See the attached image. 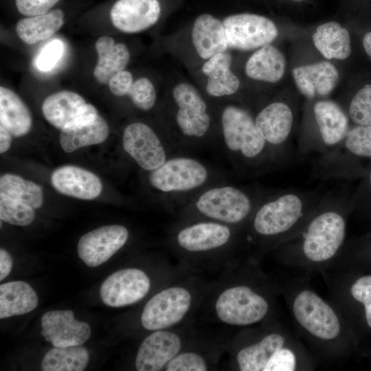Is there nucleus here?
<instances>
[{
    "mask_svg": "<svg viewBox=\"0 0 371 371\" xmlns=\"http://www.w3.org/2000/svg\"><path fill=\"white\" fill-rule=\"evenodd\" d=\"M224 148L236 168L258 175L284 166L258 131L254 117L245 109L226 106L221 115Z\"/></svg>",
    "mask_w": 371,
    "mask_h": 371,
    "instance_id": "f257e3e1",
    "label": "nucleus"
},
{
    "mask_svg": "<svg viewBox=\"0 0 371 371\" xmlns=\"http://www.w3.org/2000/svg\"><path fill=\"white\" fill-rule=\"evenodd\" d=\"M325 195L318 191L293 189L271 192L251 216L253 229L265 237L285 234L313 215Z\"/></svg>",
    "mask_w": 371,
    "mask_h": 371,
    "instance_id": "f03ea898",
    "label": "nucleus"
},
{
    "mask_svg": "<svg viewBox=\"0 0 371 371\" xmlns=\"http://www.w3.org/2000/svg\"><path fill=\"white\" fill-rule=\"evenodd\" d=\"M271 192L257 188L214 183L186 203V209L210 221L238 225L252 216L261 201Z\"/></svg>",
    "mask_w": 371,
    "mask_h": 371,
    "instance_id": "7ed1b4c3",
    "label": "nucleus"
},
{
    "mask_svg": "<svg viewBox=\"0 0 371 371\" xmlns=\"http://www.w3.org/2000/svg\"><path fill=\"white\" fill-rule=\"evenodd\" d=\"M220 177L216 170L202 161L177 153L149 172L148 182L168 199V203L186 204L205 188L222 181Z\"/></svg>",
    "mask_w": 371,
    "mask_h": 371,
    "instance_id": "20e7f679",
    "label": "nucleus"
},
{
    "mask_svg": "<svg viewBox=\"0 0 371 371\" xmlns=\"http://www.w3.org/2000/svg\"><path fill=\"white\" fill-rule=\"evenodd\" d=\"M350 201L326 194L317 210L302 233V249L305 256L313 262L327 260L342 246L346 231L343 210Z\"/></svg>",
    "mask_w": 371,
    "mask_h": 371,
    "instance_id": "39448f33",
    "label": "nucleus"
},
{
    "mask_svg": "<svg viewBox=\"0 0 371 371\" xmlns=\"http://www.w3.org/2000/svg\"><path fill=\"white\" fill-rule=\"evenodd\" d=\"M371 159V124L350 128L333 150L319 155L312 163L313 175L322 179L351 178L359 161Z\"/></svg>",
    "mask_w": 371,
    "mask_h": 371,
    "instance_id": "423d86ee",
    "label": "nucleus"
},
{
    "mask_svg": "<svg viewBox=\"0 0 371 371\" xmlns=\"http://www.w3.org/2000/svg\"><path fill=\"white\" fill-rule=\"evenodd\" d=\"M315 131L300 139L297 157L300 159L311 154H325L336 148L344 139L349 117L344 109L332 100H319L312 106Z\"/></svg>",
    "mask_w": 371,
    "mask_h": 371,
    "instance_id": "0eeeda50",
    "label": "nucleus"
},
{
    "mask_svg": "<svg viewBox=\"0 0 371 371\" xmlns=\"http://www.w3.org/2000/svg\"><path fill=\"white\" fill-rule=\"evenodd\" d=\"M172 98L177 106L175 124L184 143L190 148L208 135L212 119L207 104L198 90L188 82H181L173 88Z\"/></svg>",
    "mask_w": 371,
    "mask_h": 371,
    "instance_id": "6e6552de",
    "label": "nucleus"
},
{
    "mask_svg": "<svg viewBox=\"0 0 371 371\" xmlns=\"http://www.w3.org/2000/svg\"><path fill=\"white\" fill-rule=\"evenodd\" d=\"M122 146L124 151L143 170L150 172L169 157L178 153L173 146L166 144L148 125L133 122L124 130Z\"/></svg>",
    "mask_w": 371,
    "mask_h": 371,
    "instance_id": "1a4fd4ad",
    "label": "nucleus"
},
{
    "mask_svg": "<svg viewBox=\"0 0 371 371\" xmlns=\"http://www.w3.org/2000/svg\"><path fill=\"white\" fill-rule=\"evenodd\" d=\"M218 318L231 325L245 326L259 322L267 313V301L250 288L236 286L225 290L216 304Z\"/></svg>",
    "mask_w": 371,
    "mask_h": 371,
    "instance_id": "9d476101",
    "label": "nucleus"
},
{
    "mask_svg": "<svg viewBox=\"0 0 371 371\" xmlns=\"http://www.w3.org/2000/svg\"><path fill=\"white\" fill-rule=\"evenodd\" d=\"M228 47L247 51L269 45L278 34L275 23L269 19L254 14L230 15L223 21Z\"/></svg>",
    "mask_w": 371,
    "mask_h": 371,
    "instance_id": "9b49d317",
    "label": "nucleus"
},
{
    "mask_svg": "<svg viewBox=\"0 0 371 371\" xmlns=\"http://www.w3.org/2000/svg\"><path fill=\"white\" fill-rule=\"evenodd\" d=\"M256 126L272 151L285 164L290 159V141L294 122L291 106L280 101L269 103L254 117Z\"/></svg>",
    "mask_w": 371,
    "mask_h": 371,
    "instance_id": "f8f14e48",
    "label": "nucleus"
},
{
    "mask_svg": "<svg viewBox=\"0 0 371 371\" xmlns=\"http://www.w3.org/2000/svg\"><path fill=\"white\" fill-rule=\"evenodd\" d=\"M189 291L179 286L162 290L146 303L141 316L142 326L157 330L179 322L191 305Z\"/></svg>",
    "mask_w": 371,
    "mask_h": 371,
    "instance_id": "ddd939ff",
    "label": "nucleus"
},
{
    "mask_svg": "<svg viewBox=\"0 0 371 371\" xmlns=\"http://www.w3.org/2000/svg\"><path fill=\"white\" fill-rule=\"evenodd\" d=\"M293 310L297 321L315 337L329 340L339 335L340 324L335 313L315 293L308 290L300 292L294 300Z\"/></svg>",
    "mask_w": 371,
    "mask_h": 371,
    "instance_id": "4468645a",
    "label": "nucleus"
},
{
    "mask_svg": "<svg viewBox=\"0 0 371 371\" xmlns=\"http://www.w3.org/2000/svg\"><path fill=\"white\" fill-rule=\"evenodd\" d=\"M150 282L142 270L128 268L117 271L102 284L100 293L102 302L111 307L130 305L148 293Z\"/></svg>",
    "mask_w": 371,
    "mask_h": 371,
    "instance_id": "2eb2a0df",
    "label": "nucleus"
},
{
    "mask_svg": "<svg viewBox=\"0 0 371 371\" xmlns=\"http://www.w3.org/2000/svg\"><path fill=\"white\" fill-rule=\"evenodd\" d=\"M128 235V229L120 225H105L92 230L80 238L78 256L90 267L99 266L125 245Z\"/></svg>",
    "mask_w": 371,
    "mask_h": 371,
    "instance_id": "dca6fc26",
    "label": "nucleus"
},
{
    "mask_svg": "<svg viewBox=\"0 0 371 371\" xmlns=\"http://www.w3.org/2000/svg\"><path fill=\"white\" fill-rule=\"evenodd\" d=\"M109 126L91 104L71 124L60 131L59 141L66 153H72L82 147L98 144L109 135Z\"/></svg>",
    "mask_w": 371,
    "mask_h": 371,
    "instance_id": "f3484780",
    "label": "nucleus"
},
{
    "mask_svg": "<svg viewBox=\"0 0 371 371\" xmlns=\"http://www.w3.org/2000/svg\"><path fill=\"white\" fill-rule=\"evenodd\" d=\"M41 335L53 346H81L91 335L87 322L78 321L70 310L51 311L41 318Z\"/></svg>",
    "mask_w": 371,
    "mask_h": 371,
    "instance_id": "a211bd4d",
    "label": "nucleus"
},
{
    "mask_svg": "<svg viewBox=\"0 0 371 371\" xmlns=\"http://www.w3.org/2000/svg\"><path fill=\"white\" fill-rule=\"evenodd\" d=\"M161 15L158 0H117L112 6L110 17L120 31L133 34L155 25Z\"/></svg>",
    "mask_w": 371,
    "mask_h": 371,
    "instance_id": "6ab92c4d",
    "label": "nucleus"
},
{
    "mask_svg": "<svg viewBox=\"0 0 371 371\" xmlns=\"http://www.w3.org/2000/svg\"><path fill=\"white\" fill-rule=\"evenodd\" d=\"M181 339L175 333L156 330L141 344L135 359L138 371L161 370L179 352Z\"/></svg>",
    "mask_w": 371,
    "mask_h": 371,
    "instance_id": "aec40b11",
    "label": "nucleus"
},
{
    "mask_svg": "<svg viewBox=\"0 0 371 371\" xmlns=\"http://www.w3.org/2000/svg\"><path fill=\"white\" fill-rule=\"evenodd\" d=\"M232 236L230 227L212 221H200L179 231L176 240L179 246L190 252H201L221 247L229 243Z\"/></svg>",
    "mask_w": 371,
    "mask_h": 371,
    "instance_id": "412c9836",
    "label": "nucleus"
},
{
    "mask_svg": "<svg viewBox=\"0 0 371 371\" xmlns=\"http://www.w3.org/2000/svg\"><path fill=\"white\" fill-rule=\"evenodd\" d=\"M51 182L60 193L83 200L98 197L102 190V183L95 175L71 165L56 168L52 174Z\"/></svg>",
    "mask_w": 371,
    "mask_h": 371,
    "instance_id": "4be33fe9",
    "label": "nucleus"
},
{
    "mask_svg": "<svg viewBox=\"0 0 371 371\" xmlns=\"http://www.w3.org/2000/svg\"><path fill=\"white\" fill-rule=\"evenodd\" d=\"M192 39L197 54L203 59L207 60L229 48L223 22L210 14H201L196 19Z\"/></svg>",
    "mask_w": 371,
    "mask_h": 371,
    "instance_id": "5701e85b",
    "label": "nucleus"
},
{
    "mask_svg": "<svg viewBox=\"0 0 371 371\" xmlns=\"http://www.w3.org/2000/svg\"><path fill=\"white\" fill-rule=\"evenodd\" d=\"M232 56L229 52L217 53L207 59L202 67L207 76L206 91L214 97H224L234 94L238 89V78L231 71Z\"/></svg>",
    "mask_w": 371,
    "mask_h": 371,
    "instance_id": "b1692460",
    "label": "nucleus"
},
{
    "mask_svg": "<svg viewBox=\"0 0 371 371\" xmlns=\"http://www.w3.org/2000/svg\"><path fill=\"white\" fill-rule=\"evenodd\" d=\"M98 61L93 76L100 84H108L111 78L124 70L130 60V52L126 45L115 43L109 36H102L95 42Z\"/></svg>",
    "mask_w": 371,
    "mask_h": 371,
    "instance_id": "393cba45",
    "label": "nucleus"
},
{
    "mask_svg": "<svg viewBox=\"0 0 371 371\" xmlns=\"http://www.w3.org/2000/svg\"><path fill=\"white\" fill-rule=\"evenodd\" d=\"M86 104L80 95L64 90L47 97L41 109L45 120L53 126L62 130L80 115Z\"/></svg>",
    "mask_w": 371,
    "mask_h": 371,
    "instance_id": "a878e982",
    "label": "nucleus"
},
{
    "mask_svg": "<svg viewBox=\"0 0 371 371\" xmlns=\"http://www.w3.org/2000/svg\"><path fill=\"white\" fill-rule=\"evenodd\" d=\"M285 67L283 54L269 44L261 47L249 58L245 71L251 79L273 83L281 80Z\"/></svg>",
    "mask_w": 371,
    "mask_h": 371,
    "instance_id": "bb28decb",
    "label": "nucleus"
},
{
    "mask_svg": "<svg viewBox=\"0 0 371 371\" xmlns=\"http://www.w3.org/2000/svg\"><path fill=\"white\" fill-rule=\"evenodd\" d=\"M0 123L14 137L27 134L32 124L25 104L13 91L3 86L0 87Z\"/></svg>",
    "mask_w": 371,
    "mask_h": 371,
    "instance_id": "cd10ccee",
    "label": "nucleus"
},
{
    "mask_svg": "<svg viewBox=\"0 0 371 371\" xmlns=\"http://www.w3.org/2000/svg\"><path fill=\"white\" fill-rule=\"evenodd\" d=\"M312 38L316 49L326 59L344 60L351 54L350 34L337 22L319 25Z\"/></svg>",
    "mask_w": 371,
    "mask_h": 371,
    "instance_id": "c85d7f7f",
    "label": "nucleus"
},
{
    "mask_svg": "<svg viewBox=\"0 0 371 371\" xmlns=\"http://www.w3.org/2000/svg\"><path fill=\"white\" fill-rule=\"evenodd\" d=\"M35 291L23 281H12L0 285V318L26 314L38 306Z\"/></svg>",
    "mask_w": 371,
    "mask_h": 371,
    "instance_id": "c756f323",
    "label": "nucleus"
},
{
    "mask_svg": "<svg viewBox=\"0 0 371 371\" xmlns=\"http://www.w3.org/2000/svg\"><path fill=\"white\" fill-rule=\"evenodd\" d=\"M64 17L60 9L26 16L17 22L16 32L24 43L32 45L53 36L63 25Z\"/></svg>",
    "mask_w": 371,
    "mask_h": 371,
    "instance_id": "7c9ffc66",
    "label": "nucleus"
},
{
    "mask_svg": "<svg viewBox=\"0 0 371 371\" xmlns=\"http://www.w3.org/2000/svg\"><path fill=\"white\" fill-rule=\"evenodd\" d=\"M284 337L277 333L267 335L260 342L240 350L236 356L242 371H260L284 344Z\"/></svg>",
    "mask_w": 371,
    "mask_h": 371,
    "instance_id": "2f4dec72",
    "label": "nucleus"
},
{
    "mask_svg": "<svg viewBox=\"0 0 371 371\" xmlns=\"http://www.w3.org/2000/svg\"><path fill=\"white\" fill-rule=\"evenodd\" d=\"M88 351L80 346H54L41 362L43 371H82L89 362Z\"/></svg>",
    "mask_w": 371,
    "mask_h": 371,
    "instance_id": "473e14b6",
    "label": "nucleus"
},
{
    "mask_svg": "<svg viewBox=\"0 0 371 371\" xmlns=\"http://www.w3.org/2000/svg\"><path fill=\"white\" fill-rule=\"evenodd\" d=\"M0 190V192L21 201L34 209L39 208L43 204L41 187L16 175L8 173L1 175Z\"/></svg>",
    "mask_w": 371,
    "mask_h": 371,
    "instance_id": "72a5a7b5",
    "label": "nucleus"
},
{
    "mask_svg": "<svg viewBox=\"0 0 371 371\" xmlns=\"http://www.w3.org/2000/svg\"><path fill=\"white\" fill-rule=\"evenodd\" d=\"M35 218L34 208L0 192V218L12 225L26 226Z\"/></svg>",
    "mask_w": 371,
    "mask_h": 371,
    "instance_id": "f704fd0d",
    "label": "nucleus"
},
{
    "mask_svg": "<svg viewBox=\"0 0 371 371\" xmlns=\"http://www.w3.org/2000/svg\"><path fill=\"white\" fill-rule=\"evenodd\" d=\"M315 90L320 95L329 94L339 80L337 68L328 61L304 65Z\"/></svg>",
    "mask_w": 371,
    "mask_h": 371,
    "instance_id": "c9c22d12",
    "label": "nucleus"
},
{
    "mask_svg": "<svg viewBox=\"0 0 371 371\" xmlns=\"http://www.w3.org/2000/svg\"><path fill=\"white\" fill-rule=\"evenodd\" d=\"M347 115L356 125L371 124V84L366 85L354 95Z\"/></svg>",
    "mask_w": 371,
    "mask_h": 371,
    "instance_id": "e433bc0d",
    "label": "nucleus"
},
{
    "mask_svg": "<svg viewBox=\"0 0 371 371\" xmlns=\"http://www.w3.org/2000/svg\"><path fill=\"white\" fill-rule=\"evenodd\" d=\"M128 96L135 107L144 111L151 109L156 102L155 89L146 78L136 80Z\"/></svg>",
    "mask_w": 371,
    "mask_h": 371,
    "instance_id": "4c0bfd02",
    "label": "nucleus"
},
{
    "mask_svg": "<svg viewBox=\"0 0 371 371\" xmlns=\"http://www.w3.org/2000/svg\"><path fill=\"white\" fill-rule=\"evenodd\" d=\"M167 371H205L206 363L196 353L185 352L177 355L166 366Z\"/></svg>",
    "mask_w": 371,
    "mask_h": 371,
    "instance_id": "58836bf2",
    "label": "nucleus"
},
{
    "mask_svg": "<svg viewBox=\"0 0 371 371\" xmlns=\"http://www.w3.org/2000/svg\"><path fill=\"white\" fill-rule=\"evenodd\" d=\"M63 50L64 45L61 41L54 39L49 42L37 57V68L42 71L52 69L61 58Z\"/></svg>",
    "mask_w": 371,
    "mask_h": 371,
    "instance_id": "ea45409f",
    "label": "nucleus"
},
{
    "mask_svg": "<svg viewBox=\"0 0 371 371\" xmlns=\"http://www.w3.org/2000/svg\"><path fill=\"white\" fill-rule=\"evenodd\" d=\"M352 297L364 305L368 325L371 328V276H362L352 285Z\"/></svg>",
    "mask_w": 371,
    "mask_h": 371,
    "instance_id": "a19ab883",
    "label": "nucleus"
},
{
    "mask_svg": "<svg viewBox=\"0 0 371 371\" xmlns=\"http://www.w3.org/2000/svg\"><path fill=\"white\" fill-rule=\"evenodd\" d=\"M295 357L289 349L278 350L265 366L263 371H293L295 368Z\"/></svg>",
    "mask_w": 371,
    "mask_h": 371,
    "instance_id": "79ce46f5",
    "label": "nucleus"
},
{
    "mask_svg": "<svg viewBox=\"0 0 371 371\" xmlns=\"http://www.w3.org/2000/svg\"><path fill=\"white\" fill-rule=\"evenodd\" d=\"M60 0H15L18 11L25 16L46 13Z\"/></svg>",
    "mask_w": 371,
    "mask_h": 371,
    "instance_id": "37998d69",
    "label": "nucleus"
},
{
    "mask_svg": "<svg viewBox=\"0 0 371 371\" xmlns=\"http://www.w3.org/2000/svg\"><path fill=\"white\" fill-rule=\"evenodd\" d=\"M134 81L133 75L126 70H122L113 76L108 85L111 92L119 97L128 95Z\"/></svg>",
    "mask_w": 371,
    "mask_h": 371,
    "instance_id": "c03bdc74",
    "label": "nucleus"
},
{
    "mask_svg": "<svg viewBox=\"0 0 371 371\" xmlns=\"http://www.w3.org/2000/svg\"><path fill=\"white\" fill-rule=\"evenodd\" d=\"M292 74L297 87L300 93L308 98H313L315 95L314 86L308 76L304 65L295 67L292 71Z\"/></svg>",
    "mask_w": 371,
    "mask_h": 371,
    "instance_id": "a18cd8bd",
    "label": "nucleus"
},
{
    "mask_svg": "<svg viewBox=\"0 0 371 371\" xmlns=\"http://www.w3.org/2000/svg\"><path fill=\"white\" fill-rule=\"evenodd\" d=\"M365 179L350 200L351 204L371 203V167L365 174Z\"/></svg>",
    "mask_w": 371,
    "mask_h": 371,
    "instance_id": "49530a36",
    "label": "nucleus"
},
{
    "mask_svg": "<svg viewBox=\"0 0 371 371\" xmlns=\"http://www.w3.org/2000/svg\"><path fill=\"white\" fill-rule=\"evenodd\" d=\"M13 260L10 254L3 249H0V280L5 279L11 271Z\"/></svg>",
    "mask_w": 371,
    "mask_h": 371,
    "instance_id": "de8ad7c7",
    "label": "nucleus"
},
{
    "mask_svg": "<svg viewBox=\"0 0 371 371\" xmlns=\"http://www.w3.org/2000/svg\"><path fill=\"white\" fill-rule=\"evenodd\" d=\"M12 134L3 126L0 125V153L7 151L12 142Z\"/></svg>",
    "mask_w": 371,
    "mask_h": 371,
    "instance_id": "09e8293b",
    "label": "nucleus"
},
{
    "mask_svg": "<svg viewBox=\"0 0 371 371\" xmlns=\"http://www.w3.org/2000/svg\"><path fill=\"white\" fill-rule=\"evenodd\" d=\"M362 43L366 54L371 58V32L363 36Z\"/></svg>",
    "mask_w": 371,
    "mask_h": 371,
    "instance_id": "8fccbe9b",
    "label": "nucleus"
},
{
    "mask_svg": "<svg viewBox=\"0 0 371 371\" xmlns=\"http://www.w3.org/2000/svg\"><path fill=\"white\" fill-rule=\"evenodd\" d=\"M293 1H302V0H293Z\"/></svg>",
    "mask_w": 371,
    "mask_h": 371,
    "instance_id": "3c124183",
    "label": "nucleus"
}]
</instances>
